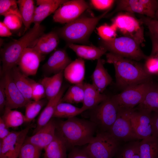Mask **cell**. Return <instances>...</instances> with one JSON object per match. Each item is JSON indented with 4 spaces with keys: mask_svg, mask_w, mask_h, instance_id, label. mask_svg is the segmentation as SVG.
Masks as SVG:
<instances>
[{
    "mask_svg": "<svg viewBox=\"0 0 158 158\" xmlns=\"http://www.w3.org/2000/svg\"><path fill=\"white\" fill-rule=\"evenodd\" d=\"M106 58L107 62L114 66L117 85L123 90L151 80L144 66L135 61L110 52Z\"/></svg>",
    "mask_w": 158,
    "mask_h": 158,
    "instance_id": "cell-1",
    "label": "cell"
},
{
    "mask_svg": "<svg viewBox=\"0 0 158 158\" xmlns=\"http://www.w3.org/2000/svg\"><path fill=\"white\" fill-rule=\"evenodd\" d=\"M56 123L57 133L67 147L87 144L95 136L97 126L91 121L74 117Z\"/></svg>",
    "mask_w": 158,
    "mask_h": 158,
    "instance_id": "cell-2",
    "label": "cell"
},
{
    "mask_svg": "<svg viewBox=\"0 0 158 158\" xmlns=\"http://www.w3.org/2000/svg\"><path fill=\"white\" fill-rule=\"evenodd\" d=\"M44 30L40 24H34L21 37L9 44L3 49L1 60L4 73L10 70L17 65L24 50L43 34Z\"/></svg>",
    "mask_w": 158,
    "mask_h": 158,
    "instance_id": "cell-3",
    "label": "cell"
},
{
    "mask_svg": "<svg viewBox=\"0 0 158 158\" xmlns=\"http://www.w3.org/2000/svg\"><path fill=\"white\" fill-rule=\"evenodd\" d=\"M109 11L95 17H82L66 24L57 33L59 36L70 42H79L87 40L99 21Z\"/></svg>",
    "mask_w": 158,
    "mask_h": 158,
    "instance_id": "cell-4",
    "label": "cell"
},
{
    "mask_svg": "<svg viewBox=\"0 0 158 158\" xmlns=\"http://www.w3.org/2000/svg\"><path fill=\"white\" fill-rule=\"evenodd\" d=\"M101 47L111 52L135 61L146 59L148 56L141 49L140 45L134 39L123 36L106 41L102 40Z\"/></svg>",
    "mask_w": 158,
    "mask_h": 158,
    "instance_id": "cell-5",
    "label": "cell"
},
{
    "mask_svg": "<svg viewBox=\"0 0 158 158\" xmlns=\"http://www.w3.org/2000/svg\"><path fill=\"white\" fill-rule=\"evenodd\" d=\"M91 110L90 121L100 128L101 131L108 132L117 118L120 110L112 97H109Z\"/></svg>",
    "mask_w": 158,
    "mask_h": 158,
    "instance_id": "cell-6",
    "label": "cell"
},
{
    "mask_svg": "<svg viewBox=\"0 0 158 158\" xmlns=\"http://www.w3.org/2000/svg\"><path fill=\"white\" fill-rule=\"evenodd\" d=\"M119 141L108 132L101 131L85 148L92 158H112L118 150Z\"/></svg>",
    "mask_w": 158,
    "mask_h": 158,
    "instance_id": "cell-7",
    "label": "cell"
},
{
    "mask_svg": "<svg viewBox=\"0 0 158 158\" xmlns=\"http://www.w3.org/2000/svg\"><path fill=\"white\" fill-rule=\"evenodd\" d=\"M112 24L124 36L131 38L142 45L145 41L142 23L131 13H120L112 20Z\"/></svg>",
    "mask_w": 158,
    "mask_h": 158,
    "instance_id": "cell-8",
    "label": "cell"
},
{
    "mask_svg": "<svg viewBox=\"0 0 158 158\" xmlns=\"http://www.w3.org/2000/svg\"><path fill=\"white\" fill-rule=\"evenodd\" d=\"M151 80L133 85L123 90L112 98L120 109H131L138 105L143 100L149 89Z\"/></svg>",
    "mask_w": 158,
    "mask_h": 158,
    "instance_id": "cell-9",
    "label": "cell"
},
{
    "mask_svg": "<svg viewBox=\"0 0 158 158\" xmlns=\"http://www.w3.org/2000/svg\"><path fill=\"white\" fill-rule=\"evenodd\" d=\"M135 109H120L115 122L108 132L118 141L138 140L132 127L130 116Z\"/></svg>",
    "mask_w": 158,
    "mask_h": 158,
    "instance_id": "cell-10",
    "label": "cell"
},
{
    "mask_svg": "<svg viewBox=\"0 0 158 158\" xmlns=\"http://www.w3.org/2000/svg\"><path fill=\"white\" fill-rule=\"evenodd\" d=\"M158 10V1L156 0H120L111 14L124 11L130 13H137L154 19Z\"/></svg>",
    "mask_w": 158,
    "mask_h": 158,
    "instance_id": "cell-11",
    "label": "cell"
},
{
    "mask_svg": "<svg viewBox=\"0 0 158 158\" xmlns=\"http://www.w3.org/2000/svg\"><path fill=\"white\" fill-rule=\"evenodd\" d=\"M32 126L29 125L20 131H11L7 137L0 140V158H18L21 147Z\"/></svg>",
    "mask_w": 158,
    "mask_h": 158,
    "instance_id": "cell-12",
    "label": "cell"
},
{
    "mask_svg": "<svg viewBox=\"0 0 158 158\" xmlns=\"http://www.w3.org/2000/svg\"><path fill=\"white\" fill-rule=\"evenodd\" d=\"M89 8L88 4L84 0H67L54 12L53 20L61 24L68 23L80 17Z\"/></svg>",
    "mask_w": 158,
    "mask_h": 158,
    "instance_id": "cell-13",
    "label": "cell"
},
{
    "mask_svg": "<svg viewBox=\"0 0 158 158\" xmlns=\"http://www.w3.org/2000/svg\"><path fill=\"white\" fill-rule=\"evenodd\" d=\"M130 120L133 130L138 139L142 140L152 135L151 113L134 109L132 112Z\"/></svg>",
    "mask_w": 158,
    "mask_h": 158,
    "instance_id": "cell-14",
    "label": "cell"
},
{
    "mask_svg": "<svg viewBox=\"0 0 158 158\" xmlns=\"http://www.w3.org/2000/svg\"><path fill=\"white\" fill-rule=\"evenodd\" d=\"M4 73V78L6 97L5 108L12 109L25 106L28 102L14 82L10 70Z\"/></svg>",
    "mask_w": 158,
    "mask_h": 158,
    "instance_id": "cell-15",
    "label": "cell"
},
{
    "mask_svg": "<svg viewBox=\"0 0 158 158\" xmlns=\"http://www.w3.org/2000/svg\"><path fill=\"white\" fill-rule=\"evenodd\" d=\"M42 55L33 48L28 47L23 51L17 65L27 76L36 74L42 59Z\"/></svg>",
    "mask_w": 158,
    "mask_h": 158,
    "instance_id": "cell-16",
    "label": "cell"
},
{
    "mask_svg": "<svg viewBox=\"0 0 158 158\" xmlns=\"http://www.w3.org/2000/svg\"><path fill=\"white\" fill-rule=\"evenodd\" d=\"M56 131V123L51 119L33 135L26 138L25 140L41 150L44 149L54 138Z\"/></svg>",
    "mask_w": 158,
    "mask_h": 158,
    "instance_id": "cell-17",
    "label": "cell"
},
{
    "mask_svg": "<svg viewBox=\"0 0 158 158\" xmlns=\"http://www.w3.org/2000/svg\"><path fill=\"white\" fill-rule=\"evenodd\" d=\"M72 61L65 50L58 49L51 55L43 68L47 73L55 74L63 71Z\"/></svg>",
    "mask_w": 158,
    "mask_h": 158,
    "instance_id": "cell-18",
    "label": "cell"
},
{
    "mask_svg": "<svg viewBox=\"0 0 158 158\" xmlns=\"http://www.w3.org/2000/svg\"><path fill=\"white\" fill-rule=\"evenodd\" d=\"M65 0H37L32 23L40 24L46 18L66 2Z\"/></svg>",
    "mask_w": 158,
    "mask_h": 158,
    "instance_id": "cell-19",
    "label": "cell"
},
{
    "mask_svg": "<svg viewBox=\"0 0 158 158\" xmlns=\"http://www.w3.org/2000/svg\"><path fill=\"white\" fill-rule=\"evenodd\" d=\"M59 36L57 32L54 31L43 34L32 44L31 47L42 55L48 54L57 47L59 42Z\"/></svg>",
    "mask_w": 158,
    "mask_h": 158,
    "instance_id": "cell-20",
    "label": "cell"
},
{
    "mask_svg": "<svg viewBox=\"0 0 158 158\" xmlns=\"http://www.w3.org/2000/svg\"><path fill=\"white\" fill-rule=\"evenodd\" d=\"M85 72V61L78 58L72 61L63 71L64 77L69 83L74 84L83 82Z\"/></svg>",
    "mask_w": 158,
    "mask_h": 158,
    "instance_id": "cell-21",
    "label": "cell"
},
{
    "mask_svg": "<svg viewBox=\"0 0 158 158\" xmlns=\"http://www.w3.org/2000/svg\"><path fill=\"white\" fill-rule=\"evenodd\" d=\"M67 86L61 87L58 94L48 101L47 104L39 116L37 121V126L34 130L35 133L46 124L53 117L58 104L63 95Z\"/></svg>",
    "mask_w": 158,
    "mask_h": 158,
    "instance_id": "cell-22",
    "label": "cell"
},
{
    "mask_svg": "<svg viewBox=\"0 0 158 158\" xmlns=\"http://www.w3.org/2000/svg\"><path fill=\"white\" fill-rule=\"evenodd\" d=\"M91 78L92 84L102 93L112 81V78L104 66L103 60L101 59L97 60Z\"/></svg>",
    "mask_w": 158,
    "mask_h": 158,
    "instance_id": "cell-23",
    "label": "cell"
},
{
    "mask_svg": "<svg viewBox=\"0 0 158 158\" xmlns=\"http://www.w3.org/2000/svg\"><path fill=\"white\" fill-rule=\"evenodd\" d=\"M84 93L82 108L85 111L92 109L108 97L100 93L92 84L84 83Z\"/></svg>",
    "mask_w": 158,
    "mask_h": 158,
    "instance_id": "cell-24",
    "label": "cell"
},
{
    "mask_svg": "<svg viewBox=\"0 0 158 158\" xmlns=\"http://www.w3.org/2000/svg\"><path fill=\"white\" fill-rule=\"evenodd\" d=\"M68 46L79 58L89 60H98L107 51L101 47L79 45L72 43H69Z\"/></svg>",
    "mask_w": 158,
    "mask_h": 158,
    "instance_id": "cell-25",
    "label": "cell"
},
{
    "mask_svg": "<svg viewBox=\"0 0 158 158\" xmlns=\"http://www.w3.org/2000/svg\"><path fill=\"white\" fill-rule=\"evenodd\" d=\"M10 73L15 84L27 101H32V88L30 80L16 66L10 70Z\"/></svg>",
    "mask_w": 158,
    "mask_h": 158,
    "instance_id": "cell-26",
    "label": "cell"
},
{
    "mask_svg": "<svg viewBox=\"0 0 158 158\" xmlns=\"http://www.w3.org/2000/svg\"><path fill=\"white\" fill-rule=\"evenodd\" d=\"M138 110L158 113V84L152 82L142 102L138 105Z\"/></svg>",
    "mask_w": 158,
    "mask_h": 158,
    "instance_id": "cell-27",
    "label": "cell"
},
{
    "mask_svg": "<svg viewBox=\"0 0 158 158\" xmlns=\"http://www.w3.org/2000/svg\"><path fill=\"white\" fill-rule=\"evenodd\" d=\"M63 77V71H62L52 76L45 77L41 80L40 83L44 88L46 97L48 101L60 92Z\"/></svg>",
    "mask_w": 158,
    "mask_h": 158,
    "instance_id": "cell-28",
    "label": "cell"
},
{
    "mask_svg": "<svg viewBox=\"0 0 158 158\" xmlns=\"http://www.w3.org/2000/svg\"><path fill=\"white\" fill-rule=\"evenodd\" d=\"M66 147L63 139L56 132L53 140L44 149V158H67Z\"/></svg>",
    "mask_w": 158,
    "mask_h": 158,
    "instance_id": "cell-29",
    "label": "cell"
},
{
    "mask_svg": "<svg viewBox=\"0 0 158 158\" xmlns=\"http://www.w3.org/2000/svg\"><path fill=\"white\" fill-rule=\"evenodd\" d=\"M139 150L141 158H158V138L152 136L142 139Z\"/></svg>",
    "mask_w": 158,
    "mask_h": 158,
    "instance_id": "cell-30",
    "label": "cell"
},
{
    "mask_svg": "<svg viewBox=\"0 0 158 158\" xmlns=\"http://www.w3.org/2000/svg\"><path fill=\"white\" fill-rule=\"evenodd\" d=\"M17 3L23 23L27 30L32 23L35 7L32 0H18Z\"/></svg>",
    "mask_w": 158,
    "mask_h": 158,
    "instance_id": "cell-31",
    "label": "cell"
},
{
    "mask_svg": "<svg viewBox=\"0 0 158 158\" xmlns=\"http://www.w3.org/2000/svg\"><path fill=\"white\" fill-rule=\"evenodd\" d=\"M84 83L83 82L70 86L60 102L71 104L83 103L84 93Z\"/></svg>",
    "mask_w": 158,
    "mask_h": 158,
    "instance_id": "cell-32",
    "label": "cell"
},
{
    "mask_svg": "<svg viewBox=\"0 0 158 158\" xmlns=\"http://www.w3.org/2000/svg\"><path fill=\"white\" fill-rule=\"evenodd\" d=\"M82 108H78L71 104L59 102L56 108L53 117L67 119L75 117L83 112Z\"/></svg>",
    "mask_w": 158,
    "mask_h": 158,
    "instance_id": "cell-33",
    "label": "cell"
},
{
    "mask_svg": "<svg viewBox=\"0 0 158 158\" xmlns=\"http://www.w3.org/2000/svg\"><path fill=\"white\" fill-rule=\"evenodd\" d=\"M1 117L9 128L17 127L25 122L24 115L21 112L7 108H5Z\"/></svg>",
    "mask_w": 158,
    "mask_h": 158,
    "instance_id": "cell-34",
    "label": "cell"
},
{
    "mask_svg": "<svg viewBox=\"0 0 158 158\" xmlns=\"http://www.w3.org/2000/svg\"><path fill=\"white\" fill-rule=\"evenodd\" d=\"M46 103L47 100L43 99L38 101L32 100L28 102L25 106V122H30L34 119Z\"/></svg>",
    "mask_w": 158,
    "mask_h": 158,
    "instance_id": "cell-35",
    "label": "cell"
},
{
    "mask_svg": "<svg viewBox=\"0 0 158 158\" xmlns=\"http://www.w3.org/2000/svg\"><path fill=\"white\" fill-rule=\"evenodd\" d=\"M42 150L25 140L18 158H40Z\"/></svg>",
    "mask_w": 158,
    "mask_h": 158,
    "instance_id": "cell-36",
    "label": "cell"
},
{
    "mask_svg": "<svg viewBox=\"0 0 158 158\" xmlns=\"http://www.w3.org/2000/svg\"><path fill=\"white\" fill-rule=\"evenodd\" d=\"M139 142L136 140L128 142L123 148L119 158H141Z\"/></svg>",
    "mask_w": 158,
    "mask_h": 158,
    "instance_id": "cell-37",
    "label": "cell"
},
{
    "mask_svg": "<svg viewBox=\"0 0 158 158\" xmlns=\"http://www.w3.org/2000/svg\"><path fill=\"white\" fill-rule=\"evenodd\" d=\"M0 14L4 17L15 15L21 17L17 1L15 0H0Z\"/></svg>",
    "mask_w": 158,
    "mask_h": 158,
    "instance_id": "cell-38",
    "label": "cell"
},
{
    "mask_svg": "<svg viewBox=\"0 0 158 158\" xmlns=\"http://www.w3.org/2000/svg\"><path fill=\"white\" fill-rule=\"evenodd\" d=\"M97 30L98 35L103 40L109 41L116 38L117 29L112 24L109 25L105 24L99 26Z\"/></svg>",
    "mask_w": 158,
    "mask_h": 158,
    "instance_id": "cell-39",
    "label": "cell"
},
{
    "mask_svg": "<svg viewBox=\"0 0 158 158\" xmlns=\"http://www.w3.org/2000/svg\"><path fill=\"white\" fill-rule=\"evenodd\" d=\"M3 22L12 30L19 29L23 23L21 18L15 15H10L5 16Z\"/></svg>",
    "mask_w": 158,
    "mask_h": 158,
    "instance_id": "cell-40",
    "label": "cell"
},
{
    "mask_svg": "<svg viewBox=\"0 0 158 158\" xmlns=\"http://www.w3.org/2000/svg\"><path fill=\"white\" fill-rule=\"evenodd\" d=\"M32 88V98L38 101L46 97L45 91L43 85L40 83L30 80Z\"/></svg>",
    "mask_w": 158,
    "mask_h": 158,
    "instance_id": "cell-41",
    "label": "cell"
},
{
    "mask_svg": "<svg viewBox=\"0 0 158 158\" xmlns=\"http://www.w3.org/2000/svg\"><path fill=\"white\" fill-rule=\"evenodd\" d=\"M146 71L151 75L158 74V58L150 55L146 59L144 66Z\"/></svg>",
    "mask_w": 158,
    "mask_h": 158,
    "instance_id": "cell-42",
    "label": "cell"
},
{
    "mask_svg": "<svg viewBox=\"0 0 158 158\" xmlns=\"http://www.w3.org/2000/svg\"><path fill=\"white\" fill-rule=\"evenodd\" d=\"M140 20L147 27L150 34L158 38V20L147 16H142Z\"/></svg>",
    "mask_w": 158,
    "mask_h": 158,
    "instance_id": "cell-43",
    "label": "cell"
},
{
    "mask_svg": "<svg viewBox=\"0 0 158 158\" xmlns=\"http://www.w3.org/2000/svg\"><path fill=\"white\" fill-rule=\"evenodd\" d=\"M90 1L92 5L96 9L99 10H105L110 8L112 6L115 1L91 0Z\"/></svg>",
    "mask_w": 158,
    "mask_h": 158,
    "instance_id": "cell-44",
    "label": "cell"
},
{
    "mask_svg": "<svg viewBox=\"0 0 158 158\" xmlns=\"http://www.w3.org/2000/svg\"><path fill=\"white\" fill-rule=\"evenodd\" d=\"M67 158H92L84 148L83 149L73 148Z\"/></svg>",
    "mask_w": 158,
    "mask_h": 158,
    "instance_id": "cell-45",
    "label": "cell"
},
{
    "mask_svg": "<svg viewBox=\"0 0 158 158\" xmlns=\"http://www.w3.org/2000/svg\"><path fill=\"white\" fill-rule=\"evenodd\" d=\"M6 97L4 78H2L0 82V110L1 111L5 107L6 104Z\"/></svg>",
    "mask_w": 158,
    "mask_h": 158,
    "instance_id": "cell-46",
    "label": "cell"
},
{
    "mask_svg": "<svg viewBox=\"0 0 158 158\" xmlns=\"http://www.w3.org/2000/svg\"><path fill=\"white\" fill-rule=\"evenodd\" d=\"M9 128L6 125L2 119L0 118V139L2 140L7 137L11 133Z\"/></svg>",
    "mask_w": 158,
    "mask_h": 158,
    "instance_id": "cell-47",
    "label": "cell"
},
{
    "mask_svg": "<svg viewBox=\"0 0 158 158\" xmlns=\"http://www.w3.org/2000/svg\"><path fill=\"white\" fill-rule=\"evenodd\" d=\"M150 35L152 43V50L150 55L158 58V38Z\"/></svg>",
    "mask_w": 158,
    "mask_h": 158,
    "instance_id": "cell-48",
    "label": "cell"
},
{
    "mask_svg": "<svg viewBox=\"0 0 158 158\" xmlns=\"http://www.w3.org/2000/svg\"><path fill=\"white\" fill-rule=\"evenodd\" d=\"M152 136L158 138V113L152 115Z\"/></svg>",
    "mask_w": 158,
    "mask_h": 158,
    "instance_id": "cell-49",
    "label": "cell"
},
{
    "mask_svg": "<svg viewBox=\"0 0 158 158\" xmlns=\"http://www.w3.org/2000/svg\"><path fill=\"white\" fill-rule=\"evenodd\" d=\"M11 30L3 22H0V36L1 37H7L11 36L12 33Z\"/></svg>",
    "mask_w": 158,
    "mask_h": 158,
    "instance_id": "cell-50",
    "label": "cell"
},
{
    "mask_svg": "<svg viewBox=\"0 0 158 158\" xmlns=\"http://www.w3.org/2000/svg\"><path fill=\"white\" fill-rule=\"evenodd\" d=\"M155 18L158 19V10L156 11L155 15Z\"/></svg>",
    "mask_w": 158,
    "mask_h": 158,
    "instance_id": "cell-51",
    "label": "cell"
},
{
    "mask_svg": "<svg viewBox=\"0 0 158 158\" xmlns=\"http://www.w3.org/2000/svg\"></svg>",
    "mask_w": 158,
    "mask_h": 158,
    "instance_id": "cell-52",
    "label": "cell"
},
{
    "mask_svg": "<svg viewBox=\"0 0 158 158\" xmlns=\"http://www.w3.org/2000/svg\"></svg>",
    "mask_w": 158,
    "mask_h": 158,
    "instance_id": "cell-53",
    "label": "cell"
}]
</instances>
